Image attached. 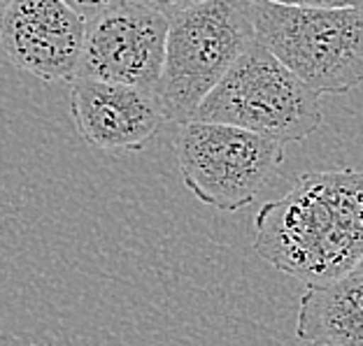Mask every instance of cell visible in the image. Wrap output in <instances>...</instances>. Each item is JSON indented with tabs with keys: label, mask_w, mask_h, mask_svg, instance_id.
<instances>
[{
	"label": "cell",
	"mask_w": 363,
	"mask_h": 346,
	"mask_svg": "<svg viewBox=\"0 0 363 346\" xmlns=\"http://www.w3.org/2000/svg\"><path fill=\"white\" fill-rule=\"evenodd\" d=\"M70 114L79 137L103 151H140L166 121L159 96L150 91L75 77Z\"/></svg>",
	"instance_id": "cell-8"
},
{
	"label": "cell",
	"mask_w": 363,
	"mask_h": 346,
	"mask_svg": "<svg viewBox=\"0 0 363 346\" xmlns=\"http://www.w3.org/2000/svg\"><path fill=\"white\" fill-rule=\"evenodd\" d=\"M247 3H272L286 7H363V0H247Z\"/></svg>",
	"instance_id": "cell-12"
},
{
	"label": "cell",
	"mask_w": 363,
	"mask_h": 346,
	"mask_svg": "<svg viewBox=\"0 0 363 346\" xmlns=\"http://www.w3.org/2000/svg\"><path fill=\"white\" fill-rule=\"evenodd\" d=\"M170 19L133 0L86 21L77 77L156 93L166 63Z\"/></svg>",
	"instance_id": "cell-6"
},
{
	"label": "cell",
	"mask_w": 363,
	"mask_h": 346,
	"mask_svg": "<svg viewBox=\"0 0 363 346\" xmlns=\"http://www.w3.org/2000/svg\"><path fill=\"white\" fill-rule=\"evenodd\" d=\"M184 186L208 207L238 212L277 177L284 144L226 123L189 121L175 137Z\"/></svg>",
	"instance_id": "cell-5"
},
{
	"label": "cell",
	"mask_w": 363,
	"mask_h": 346,
	"mask_svg": "<svg viewBox=\"0 0 363 346\" xmlns=\"http://www.w3.org/2000/svg\"><path fill=\"white\" fill-rule=\"evenodd\" d=\"M257 40L247 0H210L170 19L156 96L166 121L182 126Z\"/></svg>",
	"instance_id": "cell-2"
},
{
	"label": "cell",
	"mask_w": 363,
	"mask_h": 346,
	"mask_svg": "<svg viewBox=\"0 0 363 346\" xmlns=\"http://www.w3.org/2000/svg\"><path fill=\"white\" fill-rule=\"evenodd\" d=\"M357 272H361V275H363V258L359 260V265H357Z\"/></svg>",
	"instance_id": "cell-14"
},
{
	"label": "cell",
	"mask_w": 363,
	"mask_h": 346,
	"mask_svg": "<svg viewBox=\"0 0 363 346\" xmlns=\"http://www.w3.org/2000/svg\"><path fill=\"white\" fill-rule=\"evenodd\" d=\"M296 337L305 346H363V275L305 286Z\"/></svg>",
	"instance_id": "cell-9"
},
{
	"label": "cell",
	"mask_w": 363,
	"mask_h": 346,
	"mask_svg": "<svg viewBox=\"0 0 363 346\" xmlns=\"http://www.w3.org/2000/svg\"><path fill=\"white\" fill-rule=\"evenodd\" d=\"M194 121L226 123L289 144L317 133L324 112L317 91L254 40L198 107Z\"/></svg>",
	"instance_id": "cell-4"
},
{
	"label": "cell",
	"mask_w": 363,
	"mask_h": 346,
	"mask_svg": "<svg viewBox=\"0 0 363 346\" xmlns=\"http://www.w3.org/2000/svg\"><path fill=\"white\" fill-rule=\"evenodd\" d=\"M63 3L68 7H72L79 16H84L86 21H94L101 14L110 12L112 7L121 5L123 0H63Z\"/></svg>",
	"instance_id": "cell-10"
},
{
	"label": "cell",
	"mask_w": 363,
	"mask_h": 346,
	"mask_svg": "<svg viewBox=\"0 0 363 346\" xmlns=\"http://www.w3.org/2000/svg\"><path fill=\"white\" fill-rule=\"evenodd\" d=\"M14 0H0V19H3V14L7 12V7H10Z\"/></svg>",
	"instance_id": "cell-13"
},
{
	"label": "cell",
	"mask_w": 363,
	"mask_h": 346,
	"mask_svg": "<svg viewBox=\"0 0 363 346\" xmlns=\"http://www.w3.org/2000/svg\"><path fill=\"white\" fill-rule=\"evenodd\" d=\"M250 16L259 42L319 96L363 81V7L250 3Z\"/></svg>",
	"instance_id": "cell-3"
},
{
	"label": "cell",
	"mask_w": 363,
	"mask_h": 346,
	"mask_svg": "<svg viewBox=\"0 0 363 346\" xmlns=\"http://www.w3.org/2000/svg\"><path fill=\"white\" fill-rule=\"evenodd\" d=\"M254 251L305 286L335 282L363 258V170L305 172L254 219Z\"/></svg>",
	"instance_id": "cell-1"
},
{
	"label": "cell",
	"mask_w": 363,
	"mask_h": 346,
	"mask_svg": "<svg viewBox=\"0 0 363 346\" xmlns=\"http://www.w3.org/2000/svg\"><path fill=\"white\" fill-rule=\"evenodd\" d=\"M86 19L63 0H14L0 19V52L16 70L72 81L84 52Z\"/></svg>",
	"instance_id": "cell-7"
},
{
	"label": "cell",
	"mask_w": 363,
	"mask_h": 346,
	"mask_svg": "<svg viewBox=\"0 0 363 346\" xmlns=\"http://www.w3.org/2000/svg\"><path fill=\"white\" fill-rule=\"evenodd\" d=\"M133 3H140V5H145V7H152V10L166 14L168 19H172V16H177L182 12L191 10V7H196V5L210 3V0H133Z\"/></svg>",
	"instance_id": "cell-11"
}]
</instances>
